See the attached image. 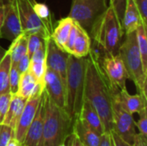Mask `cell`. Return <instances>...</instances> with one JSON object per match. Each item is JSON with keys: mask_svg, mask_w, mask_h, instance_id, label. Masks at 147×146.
<instances>
[{"mask_svg": "<svg viewBox=\"0 0 147 146\" xmlns=\"http://www.w3.org/2000/svg\"><path fill=\"white\" fill-rule=\"evenodd\" d=\"M115 87L110 83L101 65L98 53L91 48L86 57L84 99L96 109L108 133L113 128L112 94Z\"/></svg>", "mask_w": 147, "mask_h": 146, "instance_id": "obj_1", "label": "cell"}, {"mask_svg": "<svg viewBox=\"0 0 147 146\" xmlns=\"http://www.w3.org/2000/svg\"><path fill=\"white\" fill-rule=\"evenodd\" d=\"M44 112L43 146L65 144L72 134L73 120L67 112L56 105L44 89L41 95Z\"/></svg>", "mask_w": 147, "mask_h": 146, "instance_id": "obj_2", "label": "cell"}, {"mask_svg": "<svg viewBox=\"0 0 147 146\" xmlns=\"http://www.w3.org/2000/svg\"><path fill=\"white\" fill-rule=\"evenodd\" d=\"M86 58L69 54L65 78V110L74 120L79 114L84 101V74Z\"/></svg>", "mask_w": 147, "mask_h": 146, "instance_id": "obj_3", "label": "cell"}, {"mask_svg": "<svg viewBox=\"0 0 147 146\" xmlns=\"http://www.w3.org/2000/svg\"><path fill=\"white\" fill-rule=\"evenodd\" d=\"M124 30L114 9L109 5L105 13L95 25L90 38L102 54H118Z\"/></svg>", "mask_w": 147, "mask_h": 146, "instance_id": "obj_4", "label": "cell"}, {"mask_svg": "<svg viewBox=\"0 0 147 146\" xmlns=\"http://www.w3.org/2000/svg\"><path fill=\"white\" fill-rule=\"evenodd\" d=\"M124 35L126 38L121 44L118 54L125 66L127 78L134 82L138 94L147 98V74L143 69L142 60L137 45L136 33L134 31Z\"/></svg>", "mask_w": 147, "mask_h": 146, "instance_id": "obj_5", "label": "cell"}, {"mask_svg": "<svg viewBox=\"0 0 147 146\" xmlns=\"http://www.w3.org/2000/svg\"><path fill=\"white\" fill-rule=\"evenodd\" d=\"M108 7L107 0H72L68 16L90 36L95 25Z\"/></svg>", "mask_w": 147, "mask_h": 146, "instance_id": "obj_6", "label": "cell"}, {"mask_svg": "<svg viewBox=\"0 0 147 146\" xmlns=\"http://www.w3.org/2000/svg\"><path fill=\"white\" fill-rule=\"evenodd\" d=\"M112 120L114 131L123 140L132 145L136 135L135 120L124 107L120 95V89L116 87L113 89L112 94Z\"/></svg>", "mask_w": 147, "mask_h": 146, "instance_id": "obj_7", "label": "cell"}, {"mask_svg": "<svg viewBox=\"0 0 147 146\" xmlns=\"http://www.w3.org/2000/svg\"><path fill=\"white\" fill-rule=\"evenodd\" d=\"M35 3L36 0H15L22 33L26 35L37 34L44 39L50 38V34L47 32L34 10Z\"/></svg>", "mask_w": 147, "mask_h": 146, "instance_id": "obj_8", "label": "cell"}, {"mask_svg": "<svg viewBox=\"0 0 147 146\" xmlns=\"http://www.w3.org/2000/svg\"><path fill=\"white\" fill-rule=\"evenodd\" d=\"M99 60L110 83L120 90L127 89L126 80L127 76L120 55L102 54L101 57L99 56Z\"/></svg>", "mask_w": 147, "mask_h": 146, "instance_id": "obj_9", "label": "cell"}, {"mask_svg": "<svg viewBox=\"0 0 147 146\" xmlns=\"http://www.w3.org/2000/svg\"><path fill=\"white\" fill-rule=\"evenodd\" d=\"M21 34H22V30L15 0H6L3 4L0 39H5L11 42Z\"/></svg>", "mask_w": 147, "mask_h": 146, "instance_id": "obj_10", "label": "cell"}, {"mask_svg": "<svg viewBox=\"0 0 147 146\" xmlns=\"http://www.w3.org/2000/svg\"><path fill=\"white\" fill-rule=\"evenodd\" d=\"M47 67L56 72L65 83L69 53L60 49L50 38L47 39Z\"/></svg>", "mask_w": 147, "mask_h": 146, "instance_id": "obj_11", "label": "cell"}, {"mask_svg": "<svg viewBox=\"0 0 147 146\" xmlns=\"http://www.w3.org/2000/svg\"><path fill=\"white\" fill-rule=\"evenodd\" d=\"M44 89L56 105L65 109V83L56 72L49 68H47L44 77Z\"/></svg>", "mask_w": 147, "mask_h": 146, "instance_id": "obj_12", "label": "cell"}, {"mask_svg": "<svg viewBox=\"0 0 147 146\" xmlns=\"http://www.w3.org/2000/svg\"><path fill=\"white\" fill-rule=\"evenodd\" d=\"M40 100H41V96H34L27 100L23 111L14 130V138L16 139L22 145L23 144L26 133L35 116Z\"/></svg>", "mask_w": 147, "mask_h": 146, "instance_id": "obj_13", "label": "cell"}, {"mask_svg": "<svg viewBox=\"0 0 147 146\" xmlns=\"http://www.w3.org/2000/svg\"><path fill=\"white\" fill-rule=\"evenodd\" d=\"M43 122H44V112L42 99L36 111L35 116L30 124L22 145L24 146H43Z\"/></svg>", "mask_w": 147, "mask_h": 146, "instance_id": "obj_14", "label": "cell"}, {"mask_svg": "<svg viewBox=\"0 0 147 146\" xmlns=\"http://www.w3.org/2000/svg\"><path fill=\"white\" fill-rule=\"evenodd\" d=\"M77 118L82 120L88 127H90L98 134L102 135L104 133H106L101 117L99 116L96 109L93 108V106L85 99L84 101L79 114Z\"/></svg>", "mask_w": 147, "mask_h": 146, "instance_id": "obj_15", "label": "cell"}, {"mask_svg": "<svg viewBox=\"0 0 147 146\" xmlns=\"http://www.w3.org/2000/svg\"><path fill=\"white\" fill-rule=\"evenodd\" d=\"M44 41L40 46L34 52L30 58L29 71L33 74L35 79L44 86V77L47 71L46 53H47V41Z\"/></svg>", "mask_w": 147, "mask_h": 146, "instance_id": "obj_16", "label": "cell"}, {"mask_svg": "<svg viewBox=\"0 0 147 146\" xmlns=\"http://www.w3.org/2000/svg\"><path fill=\"white\" fill-rule=\"evenodd\" d=\"M43 90L44 86L38 83V81L29 71V70L21 74L19 87L16 95L28 99L34 96H41Z\"/></svg>", "mask_w": 147, "mask_h": 146, "instance_id": "obj_17", "label": "cell"}, {"mask_svg": "<svg viewBox=\"0 0 147 146\" xmlns=\"http://www.w3.org/2000/svg\"><path fill=\"white\" fill-rule=\"evenodd\" d=\"M84 146H99L102 135L88 127L82 120L76 118L73 120L72 134Z\"/></svg>", "mask_w": 147, "mask_h": 146, "instance_id": "obj_18", "label": "cell"}, {"mask_svg": "<svg viewBox=\"0 0 147 146\" xmlns=\"http://www.w3.org/2000/svg\"><path fill=\"white\" fill-rule=\"evenodd\" d=\"M27 100L28 99L23 98L16 94H12L9 107L8 108V111L2 124L9 126L13 130H15L16 124L19 120V118L23 111Z\"/></svg>", "mask_w": 147, "mask_h": 146, "instance_id": "obj_19", "label": "cell"}, {"mask_svg": "<svg viewBox=\"0 0 147 146\" xmlns=\"http://www.w3.org/2000/svg\"><path fill=\"white\" fill-rule=\"evenodd\" d=\"M141 23L142 20L134 0H127L126 9L122 19V28L124 30V34L136 31L137 28Z\"/></svg>", "mask_w": 147, "mask_h": 146, "instance_id": "obj_20", "label": "cell"}, {"mask_svg": "<svg viewBox=\"0 0 147 146\" xmlns=\"http://www.w3.org/2000/svg\"><path fill=\"white\" fill-rule=\"evenodd\" d=\"M74 21L70 16L61 18L56 22V25L51 34V39L62 50H64L65 44L68 39Z\"/></svg>", "mask_w": 147, "mask_h": 146, "instance_id": "obj_21", "label": "cell"}, {"mask_svg": "<svg viewBox=\"0 0 147 146\" xmlns=\"http://www.w3.org/2000/svg\"><path fill=\"white\" fill-rule=\"evenodd\" d=\"M120 95L125 108L130 114H140L144 110H146V97L138 93L136 95H131L127 89L120 90Z\"/></svg>", "mask_w": 147, "mask_h": 146, "instance_id": "obj_22", "label": "cell"}, {"mask_svg": "<svg viewBox=\"0 0 147 146\" xmlns=\"http://www.w3.org/2000/svg\"><path fill=\"white\" fill-rule=\"evenodd\" d=\"M77 23V22H76ZM78 24V23H77ZM91 49V38L89 34L78 24L77 36L71 55L77 58H86Z\"/></svg>", "mask_w": 147, "mask_h": 146, "instance_id": "obj_23", "label": "cell"}, {"mask_svg": "<svg viewBox=\"0 0 147 146\" xmlns=\"http://www.w3.org/2000/svg\"><path fill=\"white\" fill-rule=\"evenodd\" d=\"M28 49V35L25 34H21L18 37H16L8 49V52L10 55L11 64L16 65L20 59L27 53Z\"/></svg>", "mask_w": 147, "mask_h": 146, "instance_id": "obj_24", "label": "cell"}, {"mask_svg": "<svg viewBox=\"0 0 147 146\" xmlns=\"http://www.w3.org/2000/svg\"><path fill=\"white\" fill-rule=\"evenodd\" d=\"M34 10L40 19L41 24L47 30V32L50 34L54 28L55 26V21H54V16L50 10L49 7L42 3H35L34 5Z\"/></svg>", "mask_w": 147, "mask_h": 146, "instance_id": "obj_25", "label": "cell"}, {"mask_svg": "<svg viewBox=\"0 0 147 146\" xmlns=\"http://www.w3.org/2000/svg\"><path fill=\"white\" fill-rule=\"evenodd\" d=\"M11 67L10 55L7 49V53L0 63V95L5 93H10L9 76Z\"/></svg>", "mask_w": 147, "mask_h": 146, "instance_id": "obj_26", "label": "cell"}, {"mask_svg": "<svg viewBox=\"0 0 147 146\" xmlns=\"http://www.w3.org/2000/svg\"><path fill=\"white\" fill-rule=\"evenodd\" d=\"M146 28L142 23L137 28L136 33V39H137V45L140 53L142 65L144 71L147 74V35Z\"/></svg>", "mask_w": 147, "mask_h": 146, "instance_id": "obj_27", "label": "cell"}, {"mask_svg": "<svg viewBox=\"0 0 147 146\" xmlns=\"http://www.w3.org/2000/svg\"><path fill=\"white\" fill-rule=\"evenodd\" d=\"M47 39H44L42 36L37 34H32L28 35V49L27 53L31 58V56L34 54V52L40 46V45L46 40Z\"/></svg>", "mask_w": 147, "mask_h": 146, "instance_id": "obj_28", "label": "cell"}, {"mask_svg": "<svg viewBox=\"0 0 147 146\" xmlns=\"http://www.w3.org/2000/svg\"><path fill=\"white\" fill-rule=\"evenodd\" d=\"M20 72L17 69L16 65L11 64L9 76V91L11 94H16L19 87L20 82Z\"/></svg>", "mask_w": 147, "mask_h": 146, "instance_id": "obj_29", "label": "cell"}, {"mask_svg": "<svg viewBox=\"0 0 147 146\" xmlns=\"http://www.w3.org/2000/svg\"><path fill=\"white\" fill-rule=\"evenodd\" d=\"M14 137V130L6 125H0V146H6Z\"/></svg>", "mask_w": 147, "mask_h": 146, "instance_id": "obj_30", "label": "cell"}, {"mask_svg": "<svg viewBox=\"0 0 147 146\" xmlns=\"http://www.w3.org/2000/svg\"><path fill=\"white\" fill-rule=\"evenodd\" d=\"M11 97H12L11 93H5L0 95V125L2 124L6 115V113L9 107Z\"/></svg>", "mask_w": 147, "mask_h": 146, "instance_id": "obj_31", "label": "cell"}, {"mask_svg": "<svg viewBox=\"0 0 147 146\" xmlns=\"http://www.w3.org/2000/svg\"><path fill=\"white\" fill-rule=\"evenodd\" d=\"M127 0H109V5L114 9L116 15L122 24V19L126 9Z\"/></svg>", "mask_w": 147, "mask_h": 146, "instance_id": "obj_32", "label": "cell"}, {"mask_svg": "<svg viewBox=\"0 0 147 146\" xmlns=\"http://www.w3.org/2000/svg\"><path fill=\"white\" fill-rule=\"evenodd\" d=\"M140 118L135 122V126L139 129V133L147 139V109L139 114Z\"/></svg>", "mask_w": 147, "mask_h": 146, "instance_id": "obj_33", "label": "cell"}, {"mask_svg": "<svg viewBox=\"0 0 147 146\" xmlns=\"http://www.w3.org/2000/svg\"><path fill=\"white\" fill-rule=\"evenodd\" d=\"M77 31H78V24L74 22V24L71 29V32L69 34L68 39L65 44V47L64 50L68 52L69 54H71L72 52V49H73V46H74V42L76 40V36H77Z\"/></svg>", "mask_w": 147, "mask_h": 146, "instance_id": "obj_34", "label": "cell"}, {"mask_svg": "<svg viewBox=\"0 0 147 146\" xmlns=\"http://www.w3.org/2000/svg\"><path fill=\"white\" fill-rule=\"evenodd\" d=\"M140 15L142 23L147 27V0H134Z\"/></svg>", "mask_w": 147, "mask_h": 146, "instance_id": "obj_35", "label": "cell"}, {"mask_svg": "<svg viewBox=\"0 0 147 146\" xmlns=\"http://www.w3.org/2000/svg\"><path fill=\"white\" fill-rule=\"evenodd\" d=\"M29 64H30V58L28 55V53H26L25 55H23L20 60L18 61V63L16 64L17 69L20 72V74L26 72L27 71H28L29 69Z\"/></svg>", "mask_w": 147, "mask_h": 146, "instance_id": "obj_36", "label": "cell"}, {"mask_svg": "<svg viewBox=\"0 0 147 146\" xmlns=\"http://www.w3.org/2000/svg\"><path fill=\"white\" fill-rule=\"evenodd\" d=\"M109 133H110V136H111L112 146H132V145H130L127 142H126L125 140H123L114 131H110Z\"/></svg>", "mask_w": 147, "mask_h": 146, "instance_id": "obj_37", "label": "cell"}, {"mask_svg": "<svg viewBox=\"0 0 147 146\" xmlns=\"http://www.w3.org/2000/svg\"><path fill=\"white\" fill-rule=\"evenodd\" d=\"M132 146H147V139L143 138L140 133H136Z\"/></svg>", "mask_w": 147, "mask_h": 146, "instance_id": "obj_38", "label": "cell"}, {"mask_svg": "<svg viewBox=\"0 0 147 146\" xmlns=\"http://www.w3.org/2000/svg\"><path fill=\"white\" fill-rule=\"evenodd\" d=\"M99 146H112V142H111V136L110 133L106 132L102 135L101 142Z\"/></svg>", "mask_w": 147, "mask_h": 146, "instance_id": "obj_39", "label": "cell"}, {"mask_svg": "<svg viewBox=\"0 0 147 146\" xmlns=\"http://www.w3.org/2000/svg\"><path fill=\"white\" fill-rule=\"evenodd\" d=\"M71 139L69 143V146H84L76 137H74L73 135H71Z\"/></svg>", "mask_w": 147, "mask_h": 146, "instance_id": "obj_40", "label": "cell"}, {"mask_svg": "<svg viewBox=\"0 0 147 146\" xmlns=\"http://www.w3.org/2000/svg\"><path fill=\"white\" fill-rule=\"evenodd\" d=\"M6 146H22V145L14 137L9 140V142L8 143V145Z\"/></svg>", "mask_w": 147, "mask_h": 146, "instance_id": "obj_41", "label": "cell"}, {"mask_svg": "<svg viewBox=\"0 0 147 146\" xmlns=\"http://www.w3.org/2000/svg\"><path fill=\"white\" fill-rule=\"evenodd\" d=\"M7 53V49H4L1 45H0V63L3 60V59L4 58L5 54Z\"/></svg>", "mask_w": 147, "mask_h": 146, "instance_id": "obj_42", "label": "cell"}, {"mask_svg": "<svg viewBox=\"0 0 147 146\" xmlns=\"http://www.w3.org/2000/svg\"><path fill=\"white\" fill-rule=\"evenodd\" d=\"M3 6L0 7V28H1L2 22H3Z\"/></svg>", "mask_w": 147, "mask_h": 146, "instance_id": "obj_43", "label": "cell"}, {"mask_svg": "<svg viewBox=\"0 0 147 146\" xmlns=\"http://www.w3.org/2000/svg\"><path fill=\"white\" fill-rule=\"evenodd\" d=\"M6 0H0V7H3Z\"/></svg>", "mask_w": 147, "mask_h": 146, "instance_id": "obj_44", "label": "cell"}, {"mask_svg": "<svg viewBox=\"0 0 147 146\" xmlns=\"http://www.w3.org/2000/svg\"><path fill=\"white\" fill-rule=\"evenodd\" d=\"M59 146H66V145L65 144H62V145H60Z\"/></svg>", "mask_w": 147, "mask_h": 146, "instance_id": "obj_45", "label": "cell"}, {"mask_svg": "<svg viewBox=\"0 0 147 146\" xmlns=\"http://www.w3.org/2000/svg\"><path fill=\"white\" fill-rule=\"evenodd\" d=\"M22 146H24V145H22Z\"/></svg>", "mask_w": 147, "mask_h": 146, "instance_id": "obj_46", "label": "cell"}]
</instances>
